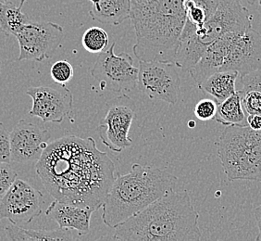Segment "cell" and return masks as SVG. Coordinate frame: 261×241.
<instances>
[{
    "label": "cell",
    "mask_w": 261,
    "mask_h": 241,
    "mask_svg": "<svg viewBox=\"0 0 261 241\" xmlns=\"http://www.w3.org/2000/svg\"><path fill=\"white\" fill-rule=\"evenodd\" d=\"M45 189L57 201L96 211L115 179V164L93 137L53 141L35 164Z\"/></svg>",
    "instance_id": "cell-1"
},
{
    "label": "cell",
    "mask_w": 261,
    "mask_h": 241,
    "mask_svg": "<svg viewBox=\"0 0 261 241\" xmlns=\"http://www.w3.org/2000/svg\"><path fill=\"white\" fill-rule=\"evenodd\" d=\"M199 214L186 190L171 188L145 210L116 226L113 239L122 241H198Z\"/></svg>",
    "instance_id": "cell-2"
},
{
    "label": "cell",
    "mask_w": 261,
    "mask_h": 241,
    "mask_svg": "<svg viewBox=\"0 0 261 241\" xmlns=\"http://www.w3.org/2000/svg\"><path fill=\"white\" fill-rule=\"evenodd\" d=\"M186 0H130L134 54L142 61H173L186 21Z\"/></svg>",
    "instance_id": "cell-3"
},
{
    "label": "cell",
    "mask_w": 261,
    "mask_h": 241,
    "mask_svg": "<svg viewBox=\"0 0 261 241\" xmlns=\"http://www.w3.org/2000/svg\"><path fill=\"white\" fill-rule=\"evenodd\" d=\"M177 180L161 168L134 163L129 173L116 175L102 204L103 223L115 228L173 188Z\"/></svg>",
    "instance_id": "cell-4"
},
{
    "label": "cell",
    "mask_w": 261,
    "mask_h": 241,
    "mask_svg": "<svg viewBox=\"0 0 261 241\" xmlns=\"http://www.w3.org/2000/svg\"><path fill=\"white\" fill-rule=\"evenodd\" d=\"M216 145L229 181H261V130L247 125L228 126Z\"/></svg>",
    "instance_id": "cell-5"
},
{
    "label": "cell",
    "mask_w": 261,
    "mask_h": 241,
    "mask_svg": "<svg viewBox=\"0 0 261 241\" xmlns=\"http://www.w3.org/2000/svg\"><path fill=\"white\" fill-rule=\"evenodd\" d=\"M178 69L173 61L139 60L137 87L152 101L174 105L181 95Z\"/></svg>",
    "instance_id": "cell-6"
},
{
    "label": "cell",
    "mask_w": 261,
    "mask_h": 241,
    "mask_svg": "<svg viewBox=\"0 0 261 241\" xmlns=\"http://www.w3.org/2000/svg\"><path fill=\"white\" fill-rule=\"evenodd\" d=\"M107 114L97 127V133L107 148L121 153L133 144L129 131L137 108L135 101L126 94L111 99L107 102Z\"/></svg>",
    "instance_id": "cell-7"
},
{
    "label": "cell",
    "mask_w": 261,
    "mask_h": 241,
    "mask_svg": "<svg viewBox=\"0 0 261 241\" xmlns=\"http://www.w3.org/2000/svg\"><path fill=\"white\" fill-rule=\"evenodd\" d=\"M115 43L99 53L91 69V76L99 82L102 90L109 89L116 93L134 90L137 87L138 67L135 66L132 56L125 52L117 55Z\"/></svg>",
    "instance_id": "cell-8"
},
{
    "label": "cell",
    "mask_w": 261,
    "mask_h": 241,
    "mask_svg": "<svg viewBox=\"0 0 261 241\" xmlns=\"http://www.w3.org/2000/svg\"><path fill=\"white\" fill-rule=\"evenodd\" d=\"M20 46L18 60L43 61L49 59L60 47L64 29L51 21H29L15 35Z\"/></svg>",
    "instance_id": "cell-9"
},
{
    "label": "cell",
    "mask_w": 261,
    "mask_h": 241,
    "mask_svg": "<svg viewBox=\"0 0 261 241\" xmlns=\"http://www.w3.org/2000/svg\"><path fill=\"white\" fill-rule=\"evenodd\" d=\"M252 18L242 0H221L211 19L204 26L196 27L197 38L207 47L227 33H245L252 27Z\"/></svg>",
    "instance_id": "cell-10"
},
{
    "label": "cell",
    "mask_w": 261,
    "mask_h": 241,
    "mask_svg": "<svg viewBox=\"0 0 261 241\" xmlns=\"http://www.w3.org/2000/svg\"><path fill=\"white\" fill-rule=\"evenodd\" d=\"M42 192L28 182L16 179L10 189L0 198V220L20 225L29 224L43 211Z\"/></svg>",
    "instance_id": "cell-11"
},
{
    "label": "cell",
    "mask_w": 261,
    "mask_h": 241,
    "mask_svg": "<svg viewBox=\"0 0 261 241\" xmlns=\"http://www.w3.org/2000/svg\"><path fill=\"white\" fill-rule=\"evenodd\" d=\"M26 94L33 101L29 115L39 118L43 123L61 124L73 108V95L65 85L60 90L49 86H34Z\"/></svg>",
    "instance_id": "cell-12"
},
{
    "label": "cell",
    "mask_w": 261,
    "mask_h": 241,
    "mask_svg": "<svg viewBox=\"0 0 261 241\" xmlns=\"http://www.w3.org/2000/svg\"><path fill=\"white\" fill-rule=\"evenodd\" d=\"M50 133L45 127L21 119L10 131L11 161L24 163L38 161L49 145Z\"/></svg>",
    "instance_id": "cell-13"
},
{
    "label": "cell",
    "mask_w": 261,
    "mask_h": 241,
    "mask_svg": "<svg viewBox=\"0 0 261 241\" xmlns=\"http://www.w3.org/2000/svg\"><path fill=\"white\" fill-rule=\"evenodd\" d=\"M259 69H261V35L251 27L236 40L220 71H236L242 77Z\"/></svg>",
    "instance_id": "cell-14"
},
{
    "label": "cell",
    "mask_w": 261,
    "mask_h": 241,
    "mask_svg": "<svg viewBox=\"0 0 261 241\" xmlns=\"http://www.w3.org/2000/svg\"><path fill=\"white\" fill-rule=\"evenodd\" d=\"M244 33H227L220 36L206 47V51L196 65L188 70L193 80L199 86L217 71H220L227 56L230 53L236 40Z\"/></svg>",
    "instance_id": "cell-15"
},
{
    "label": "cell",
    "mask_w": 261,
    "mask_h": 241,
    "mask_svg": "<svg viewBox=\"0 0 261 241\" xmlns=\"http://www.w3.org/2000/svg\"><path fill=\"white\" fill-rule=\"evenodd\" d=\"M95 212L90 208L77 206L66 202L55 201L47 207L45 215L55 221L61 228L75 230L80 236L90 231L91 216Z\"/></svg>",
    "instance_id": "cell-16"
},
{
    "label": "cell",
    "mask_w": 261,
    "mask_h": 241,
    "mask_svg": "<svg viewBox=\"0 0 261 241\" xmlns=\"http://www.w3.org/2000/svg\"><path fill=\"white\" fill-rule=\"evenodd\" d=\"M196 30V26L186 20L174 57L176 66L185 71L196 65L206 50V45L198 40Z\"/></svg>",
    "instance_id": "cell-17"
},
{
    "label": "cell",
    "mask_w": 261,
    "mask_h": 241,
    "mask_svg": "<svg viewBox=\"0 0 261 241\" xmlns=\"http://www.w3.org/2000/svg\"><path fill=\"white\" fill-rule=\"evenodd\" d=\"M91 18L100 23L119 26L130 19V0H88Z\"/></svg>",
    "instance_id": "cell-18"
},
{
    "label": "cell",
    "mask_w": 261,
    "mask_h": 241,
    "mask_svg": "<svg viewBox=\"0 0 261 241\" xmlns=\"http://www.w3.org/2000/svg\"><path fill=\"white\" fill-rule=\"evenodd\" d=\"M75 230L68 228H59L56 230H33L24 229L10 223L5 227L8 239L13 241L36 240H77L80 239V235L74 233Z\"/></svg>",
    "instance_id": "cell-19"
},
{
    "label": "cell",
    "mask_w": 261,
    "mask_h": 241,
    "mask_svg": "<svg viewBox=\"0 0 261 241\" xmlns=\"http://www.w3.org/2000/svg\"><path fill=\"white\" fill-rule=\"evenodd\" d=\"M238 73L221 70L213 74L198 86L200 90L214 98L217 103H221L236 92V79Z\"/></svg>",
    "instance_id": "cell-20"
},
{
    "label": "cell",
    "mask_w": 261,
    "mask_h": 241,
    "mask_svg": "<svg viewBox=\"0 0 261 241\" xmlns=\"http://www.w3.org/2000/svg\"><path fill=\"white\" fill-rule=\"evenodd\" d=\"M242 103L247 114H261V69L242 76Z\"/></svg>",
    "instance_id": "cell-21"
},
{
    "label": "cell",
    "mask_w": 261,
    "mask_h": 241,
    "mask_svg": "<svg viewBox=\"0 0 261 241\" xmlns=\"http://www.w3.org/2000/svg\"><path fill=\"white\" fill-rule=\"evenodd\" d=\"M214 120L223 126H246V116L242 103L241 91H236L225 101L218 103Z\"/></svg>",
    "instance_id": "cell-22"
},
{
    "label": "cell",
    "mask_w": 261,
    "mask_h": 241,
    "mask_svg": "<svg viewBox=\"0 0 261 241\" xmlns=\"http://www.w3.org/2000/svg\"><path fill=\"white\" fill-rule=\"evenodd\" d=\"M26 0H20V5L13 2L0 4V30L5 35H14L30 20L22 11Z\"/></svg>",
    "instance_id": "cell-23"
},
{
    "label": "cell",
    "mask_w": 261,
    "mask_h": 241,
    "mask_svg": "<svg viewBox=\"0 0 261 241\" xmlns=\"http://www.w3.org/2000/svg\"><path fill=\"white\" fill-rule=\"evenodd\" d=\"M82 44L86 51L93 54H99L109 45V35L101 27L93 26L85 32Z\"/></svg>",
    "instance_id": "cell-24"
},
{
    "label": "cell",
    "mask_w": 261,
    "mask_h": 241,
    "mask_svg": "<svg viewBox=\"0 0 261 241\" xmlns=\"http://www.w3.org/2000/svg\"><path fill=\"white\" fill-rule=\"evenodd\" d=\"M73 67L68 60H59L51 66L50 76L59 85H66L73 77Z\"/></svg>",
    "instance_id": "cell-25"
},
{
    "label": "cell",
    "mask_w": 261,
    "mask_h": 241,
    "mask_svg": "<svg viewBox=\"0 0 261 241\" xmlns=\"http://www.w3.org/2000/svg\"><path fill=\"white\" fill-rule=\"evenodd\" d=\"M218 103L216 101L205 99L196 103L194 113L198 120L202 122L214 120L217 113Z\"/></svg>",
    "instance_id": "cell-26"
},
{
    "label": "cell",
    "mask_w": 261,
    "mask_h": 241,
    "mask_svg": "<svg viewBox=\"0 0 261 241\" xmlns=\"http://www.w3.org/2000/svg\"><path fill=\"white\" fill-rule=\"evenodd\" d=\"M17 173L8 162H0V198L10 189L17 179Z\"/></svg>",
    "instance_id": "cell-27"
},
{
    "label": "cell",
    "mask_w": 261,
    "mask_h": 241,
    "mask_svg": "<svg viewBox=\"0 0 261 241\" xmlns=\"http://www.w3.org/2000/svg\"><path fill=\"white\" fill-rule=\"evenodd\" d=\"M10 132L7 130L5 125L0 122V162L10 163Z\"/></svg>",
    "instance_id": "cell-28"
},
{
    "label": "cell",
    "mask_w": 261,
    "mask_h": 241,
    "mask_svg": "<svg viewBox=\"0 0 261 241\" xmlns=\"http://www.w3.org/2000/svg\"><path fill=\"white\" fill-rule=\"evenodd\" d=\"M247 126L255 131L261 130V114H248L246 117Z\"/></svg>",
    "instance_id": "cell-29"
},
{
    "label": "cell",
    "mask_w": 261,
    "mask_h": 241,
    "mask_svg": "<svg viewBox=\"0 0 261 241\" xmlns=\"http://www.w3.org/2000/svg\"><path fill=\"white\" fill-rule=\"evenodd\" d=\"M255 217H256V225L258 229V235L256 236V241H261V205L255 209Z\"/></svg>",
    "instance_id": "cell-30"
},
{
    "label": "cell",
    "mask_w": 261,
    "mask_h": 241,
    "mask_svg": "<svg viewBox=\"0 0 261 241\" xmlns=\"http://www.w3.org/2000/svg\"><path fill=\"white\" fill-rule=\"evenodd\" d=\"M246 1H247L248 4H251V5H254L256 2H258V3L261 2V0H246Z\"/></svg>",
    "instance_id": "cell-31"
},
{
    "label": "cell",
    "mask_w": 261,
    "mask_h": 241,
    "mask_svg": "<svg viewBox=\"0 0 261 241\" xmlns=\"http://www.w3.org/2000/svg\"><path fill=\"white\" fill-rule=\"evenodd\" d=\"M9 2H12V0H0V4H3V3H9Z\"/></svg>",
    "instance_id": "cell-32"
},
{
    "label": "cell",
    "mask_w": 261,
    "mask_h": 241,
    "mask_svg": "<svg viewBox=\"0 0 261 241\" xmlns=\"http://www.w3.org/2000/svg\"><path fill=\"white\" fill-rule=\"evenodd\" d=\"M1 70H2V63H1V60H0V74H1Z\"/></svg>",
    "instance_id": "cell-33"
},
{
    "label": "cell",
    "mask_w": 261,
    "mask_h": 241,
    "mask_svg": "<svg viewBox=\"0 0 261 241\" xmlns=\"http://www.w3.org/2000/svg\"><path fill=\"white\" fill-rule=\"evenodd\" d=\"M258 4H259V5L261 6V2H259V3H258Z\"/></svg>",
    "instance_id": "cell-34"
}]
</instances>
